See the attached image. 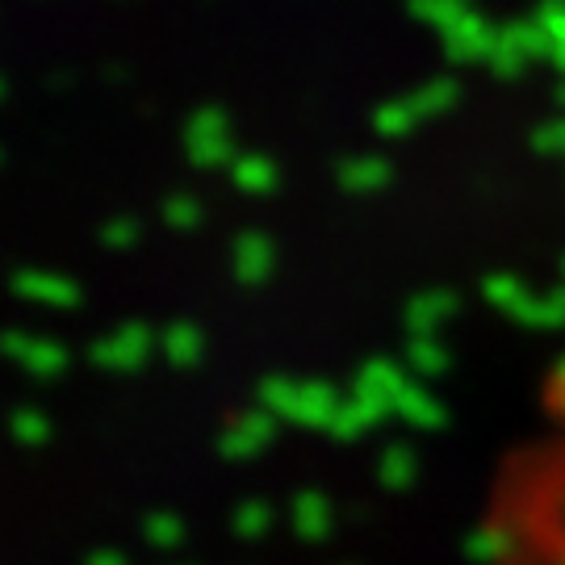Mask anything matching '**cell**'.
I'll return each instance as SVG.
<instances>
[{
  "mask_svg": "<svg viewBox=\"0 0 565 565\" xmlns=\"http://www.w3.org/2000/svg\"><path fill=\"white\" fill-rule=\"evenodd\" d=\"M557 419H562V424H557V431H562V436H557L553 457H557V482H565V398H562V406H557Z\"/></svg>",
  "mask_w": 565,
  "mask_h": 565,
  "instance_id": "1",
  "label": "cell"
}]
</instances>
